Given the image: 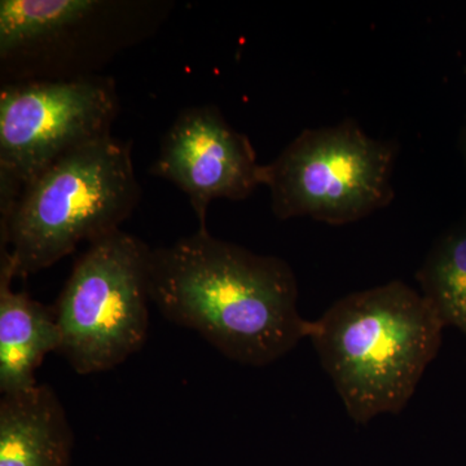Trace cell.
Segmentation results:
<instances>
[{"mask_svg": "<svg viewBox=\"0 0 466 466\" xmlns=\"http://www.w3.org/2000/svg\"><path fill=\"white\" fill-rule=\"evenodd\" d=\"M149 293L167 320L242 366L275 363L309 337L291 267L208 229L152 249Z\"/></svg>", "mask_w": 466, "mask_h": 466, "instance_id": "obj_1", "label": "cell"}, {"mask_svg": "<svg viewBox=\"0 0 466 466\" xmlns=\"http://www.w3.org/2000/svg\"><path fill=\"white\" fill-rule=\"evenodd\" d=\"M444 328L421 293L394 280L337 300L309 323L308 339L346 412L364 425L404 410Z\"/></svg>", "mask_w": 466, "mask_h": 466, "instance_id": "obj_2", "label": "cell"}, {"mask_svg": "<svg viewBox=\"0 0 466 466\" xmlns=\"http://www.w3.org/2000/svg\"><path fill=\"white\" fill-rule=\"evenodd\" d=\"M131 144L100 137L79 147L27 184L0 219V263L26 279L99 240L133 214L140 200Z\"/></svg>", "mask_w": 466, "mask_h": 466, "instance_id": "obj_3", "label": "cell"}, {"mask_svg": "<svg viewBox=\"0 0 466 466\" xmlns=\"http://www.w3.org/2000/svg\"><path fill=\"white\" fill-rule=\"evenodd\" d=\"M152 249L116 231L88 244L55 303L63 355L78 375L106 372L148 339Z\"/></svg>", "mask_w": 466, "mask_h": 466, "instance_id": "obj_4", "label": "cell"}, {"mask_svg": "<svg viewBox=\"0 0 466 466\" xmlns=\"http://www.w3.org/2000/svg\"><path fill=\"white\" fill-rule=\"evenodd\" d=\"M397 155L394 143L370 137L352 121L306 128L263 165V186L279 219L349 225L391 204Z\"/></svg>", "mask_w": 466, "mask_h": 466, "instance_id": "obj_5", "label": "cell"}, {"mask_svg": "<svg viewBox=\"0 0 466 466\" xmlns=\"http://www.w3.org/2000/svg\"><path fill=\"white\" fill-rule=\"evenodd\" d=\"M115 81L99 75L38 79L0 90V219L34 177L79 147L108 137Z\"/></svg>", "mask_w": 466, "mask_h": 466, "instance_id": "obj_6", "label": "cell"}, {"mask_svg": "<svg viewBox=\"0 0 466 466\" xmlns=\"http://www.w3.org/2000/svg\"><path fill=\"white\" fill-rule=\"evenodd\" d=\"M149 3L108 0H2L3 85L94 76L91 66L139 36Z\"/></svg>", "mask_w": 466, "mask_h": 466, "instance_id": "obj_7", "label": "cell"}, {"mask_svg": "<svg viewBox=\"0 0 466 466\" xmlns=\"http://www.w3.org/2000/svg\"><path fill=\"white\" fill-rule=\"evenodd\" d=\"M150 173L188 196L201 229H208L211 202L245 200L263 186V165L249 137L235 130L213 106L179 113L162 137Z\"/></svg>", "mask_w": 466, "mask_h": 466, "instance_id": "obj_8", "label": "cell"}, {"mask_svg": "<svg viewBox=\"0 0 466 466\" xmlns=\"http://www.w3.org/2000/svg\"><path fill=\"white\" fill-rule=\"evenodd\" d=\"M75 433L50 385L2 395L0 466H70Z\"/></svg>", "mask_w": 466, "mask_h": 466, "instance_id": "obj_9", "label": "cell"}, {"mask_svg": "<svg viewBox=\"0 0 466 466\" xmlns=\"http://www.w3.org/2000/svg\"><path fill=\"white\" fill-rule=\"evenodd\" d=\"M16 280L0 263V392L30 390L38 385L36 370L51 352L61 348L54 308L14 290Z\"/></svg>", "mask_w": 466, "mask_h": 466, "instance_id": "obj_10", "label": "cell"}, {"mask_svg": "<svg viewBox=\"0 0 466 466\" xmlns=\"http://www.w3.org/2000/svg\"><path fill=\"white\" fill-rule=\"evenodd\" d=\"M416 280L444 327L466 337V216L434 242Z\"/></svg>", "mask_w": 466, "mask_h": 466, "instance_id": "obj_11", "label": "cell"}, {"mask_svg": "<svg viewBox=\"0 0 466 466\" xmlns=\"http://www.w3.org/2000/svg\"><path fill=\"white\" fill-rule=\"evenodd\" d=\"M464 153H465V159H466V131L464 135Z\"/></svg>", "mask_w": 466, "mask_h": 466, "instance_id": "obj_12", "label": "cell"}]
</instances>
